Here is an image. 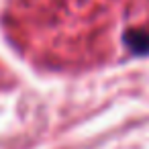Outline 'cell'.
Wrapping results in <instances>:
<instances>
[{
	"mask_svg": "<svg viewBox=\"0 0 149 149\" xmlns=\"http://www.w3.org/2000/svg\"><path fill=\"white\" fill-rule=\"evenodd\" d=\"M125 47L133 55H149V31L147 29H129L123 35Z\"/></svg>",
	"mask_w": 149,
	"mask_h": 149,
	"instance_id": "1",
	"label": "cell"
}]
</instances>
